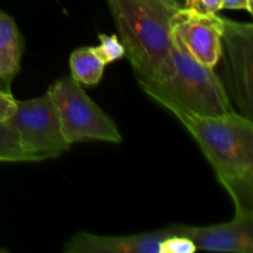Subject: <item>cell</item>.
I'll use <instances>...</instances> for the list:
<instances>
[{
    "label": "cell",
    "mask_w": 253,
    "mask_h": 253,
    "mask_svg": "<svg viewBox=\"0 0 253 253\" xmlns=\"http://www.w3.org/2000/svg\"><path fill=\"white\" fill-rule=\"evenodd\" d=\"M165 109L197 141L235 208L253 210V120L235 110L205 116L175 106Z\"/></svg>",
    "instance_id": "cell-1"
},
{
    "label": "cell",
    "mask_w": 253,
    "mask_h": 253,
    "mask_svg": "<svg viewBox=\"0 0 253 253\" xmlns=\"http://www.w3.org/2000/svg\"><path fill=\"white\" fill-rule=\"evenodd\" d=\"M138 82H160L169 72L172 22L180 7L166 0H106Z\"/></svg>",
    "instance_id": "cell-2"
},
{
    "label": "cell",
    "mask_w": 253,
    "mask_h": 253,
    "mask_svg": "<svg viewBox=\"0 0 253 253\" xmlns=\"http://www.w3.org/2000/svg\"><path fill=\"white\" fill-rule=\"evenodd\" d=\"M170 66L160 82H138L151 99L205 116L224 115L234 110L221 78L214 68L200 63L185 49L173 32Z\"/></svg>",
    "instance_id": "cell-3"
},
{
    "label": "cell",
    "mask_w": 253,
    "mask_h": 253,
    "mask_svg": "<svg viewBox=\"0 0 253 253\" xmlns=\"http://www.w3.org/2000/svg\"><path fill=\"white\" fill-rule=\"evenodd\" d=\"M47 91L56 105L64 138L71 146L91 140L113 143L123 141L113 119L89 98L72 76L57 79Z\"/></svg>",
    "instance_id": "cell-4"
},
{
    "label": "cell",
    "mask_w": 253,
    "mask_h": 253,
    "mask_svg": "<svg viewBox=\"0 0 253 253\" xmlns=\"http://www.w3.org/2000/svg\"><path fill=\"white\" fill-rule=\"evenodd\" d=\"M6 121L35 162L58 157L71 147L62 132L58 113L48 91L30 100H16Z\"/></svg>",
    "instance_id": "cell-5"
},
{
    "label": "cell",
    "mask_w": 253,
    "mask_h": 253,
    "mask_svg": "<svg viewBox=\"0 0 253 253\" xmlns=\"http://www.w3.org/2000/svg\"><path fill=\"white\" fill-rule=\"evenodd\" d=\"M224 83L240 114L253 120V25L224 17L221 51Z\"/></svg>",
    "instance_id": "cell-6"
},
{
    "label": "cell",
    "mask_w": 253,
    "mask_h": 253,
    "mask_svg": "<svg viewBox=\"0 0 253 253\" xmlns=\"http://www.w3.org/2000/svg\"><path fill=\"white\" fill-rule=\"evenodd\" d=\"M172 29L188 52L200 63L215 68L221 51L224 17L180 7L173 17Z\"/></svg>",
    "instance_id": "cell-7"
},
{
    "label": "cell",
    "mask_w": 253,
    "mask_h": 253,
    "mask_svg": "<svg viewBox=\"0 0 253 253\" xmlns=\"http://www.w3.org/2000/svg\"><path fill=\"white\" fill-rule=\"evenodd\" d=\"M183 234L194 242L197 250L214 252H253V210L235 208L231 221L211 226L184 225Z\"/></svg>",
    "instance_id": "cell-8"
},
{
    "label": "cell",
    "mask_w": 253,
    "mask_h": 253,
    "mask_svg": "<svg viewBox=\"0 0 253 253\" xmlns=\"http://www.w3.org/2000/svg\"><path fill=\"white\" fill-rule=\"evenodd\" d=\"M183 231V225L125 236H101L77 232L64 244L66 253H158L160 245L169 235Z\"/></svg>",
    "instance_id": "cell-9"
},
{
    "label": "cell",
    "mask_w": 253,
    "mask_h": 253,
    "mask_svg": "<svg viewBox=\"0 0 253 253\" xmlns=\"http://www.w3.org/2000/svg\"><path fill=\"white\" fill-rule=\"evenodd\" d=\"M24 37L9 14L0 10V89L11 91V83L20 71Z\"/></svg>",
    "instance_id": "cell-10"
},
{
    "label": "cell",
    "mask_w": 253,
    "mask_h": 253,
    "mask_svg": "<svg viewBox=\"0 0 253 253\" xmlns=\"http://www.w3.org/2000/svg\"><path fill=\"white\" fill-rule=\"evenodd\" d=\"M69 64L72 78L88 86L98 85L106 67L94 46L79 47L74 49L69 58Z\"/></svg>",
    "instance_id": "cell-11"
},
{
    "label": "cell",
    "mask_w": 253,
    "mask_h": 253,
    "mask_svg": "<svg viewBox=\"0 0 253 253\" xmlns=\"http://www.w3.org/2000/svg\"><path fill=\"white\" fill-rule=\"evenodd\" d=\"M0 162H35L6 120H0Z\"/></svg>",
    "instance_id": "cell-12"
},
{
    "label": "cell",
    "mask_w": 253,
    "mask_h": 253,
    "mask_svg": "<svg viewBox=\"0 0 253 253\" xmlns=\"http://www.w3.org/2000/svg\"><path fill=\"white\" fill-rule=\"evenodd\" d=\"M95 49L106 66L125 57L123 42L116 35H99V46H95Z\"/></svg>",
    "instance_id": "cell-13"
},
{
    "label": "cell",
    "mask_w": 253,
    "mask_h": 253,
    "mask_svg": "<svg viewBox=\"0 0 253 253\" xmlns=\"http://www.w3.org/2000/svg\"><path fill=\"white\" fill-rule=\"evenodd\" d=\"M184 229V225H183ZM198 251L194 242L185 236L183 231L175 232L166 237L160 245L158 253H193Z\"/></svg>",
    "instance_id": "cell-14"
},
{
    "label": "cell",
    "mask_w": 253,
    "mask_h": 253,
    "mask_svg": "<svg viewBox=\"0 0 253 253\" xmlns=\"http://www.w3.org/2000/svg\"><path fill=\"white\" fill-rule=\"evenodd\" d=\"M183 7L202 14H217L222 10L221 0H183Z\"/></svg>",
    "instance_id": "cell-15"
},
{
    "label": "cell",
    "mask_w": 253,
    "mask_h": 253,
    "mask_svg": "<svg viewBox=\"0 0 253 253\" xmlns=\"http://www.w3.org/2000/svg\"><path fill=\"white\" fill-rule=\"evenodd\" d=\"M16 105V99L11 91L0 89V120H7L14 111Z\"/></svg>",
    "instance_id": "cell-16"
},
{
    "label": "cell",
    "mask_w": 253,
    "mask_h": 253,
    "mask_svg": "<svg viewBox=\"0 0 253 253\" xmlns=\"http://www.w3.org/2000/svg\"><path fill=\"white\" fill-rule=\"evenodd\" d=\"M222 10H246L250 15L253 14L252 0H221Z\"/></svg>",
    "instance_id": "cell-17"
},
{
    "label": "cell",
    "mask_w": 253,
    "mask_h": 253,
    "mask_svg": "<svg viewBox=\"0 0 253 253\" xmlns=\"http://www.w3.org/2000/svg\"><path fill=\"white\" fill-rule=\"evenodd\" d=\"M167 2H169V4L174 5V6L177 7H183V0H166Z\"/></svg>",
    "instance_id": "cell-18"
},
{
    "label": "cell",
    "mask_w": 253,
    "mask_h": 253,
    "mask_svg": "<svg viewBox=\"0 0 253 253\" xmlns=\"http://www.w3.org/2000/svg\"><path fill=\"white\" fill-rule=\"evenodd\" d=\"M7 250L6 249H2V247H0V253H6Z\"/></svg>",
    "instance_id": "cell-19"
}]
</instances>
